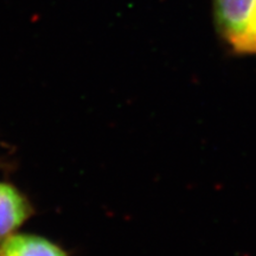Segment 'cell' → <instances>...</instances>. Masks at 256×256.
Masks as SVG:
<instances>
[{
  "label": "cell",
  "instance_id": "cell-1",
  "mask_svg": "<svg viewBox=\"0 0 256 256\" xmlns=\"http://www.w3.org/2000/svg\"><path fill=\"white\" fill-rule=\"evenodd\" d=\"M214 19L232 50L256 55V0H214Z\"/></svg>",
  "mask_w": 256,
  "mask_h": 256
},
{
  "label": "cell",
  "instance_id": "cell-2",
  "mask_svg": "<svg viewBox=\"0 0 256 256\" xmlns=\"http://www.w3.org/2000/svg\"><path fill=\"white\" fill-rule=\"evenodd\" d=\"M31 214L26 198L12 185L0 183V240L8 238Z\"/></svg>",
  "mask_w": 256,
  "mask_h": 256
},
{
  "label": "cell",
  "instance_id": "cell-3",
  "mask_svg": "<svg viewBox=\"0 0 256 256\" xmlns=\"http://www.w3.org/2000/svg\"><path fill=\"white\" fill-rule=\"evenodd\" d=\"M0 256H68L58 246L34 235L8 236L0 246Z\"/></svg>",
  "mask_w": 256,
  "mask_h": 256
}]
</instances>
